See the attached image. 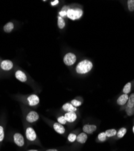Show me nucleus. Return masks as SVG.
<instances>
[{
    "label": "nucleus",
    "mask_w": 134,
    "mask_h": 151,
    "mask_svg": "<svg viewBox=\"0 0 134 151\" xmlns=\"http://www.w3.org/2000/svg\"><path fill=\"white\" fill-rule=\"evenodd\" d=\"M57 121L58 123H59L60 124H61L62 125L66 124L67 123V120L65 119L64 116H59V117H57Z\"/></svg>",
    "instance_id": "nucleus-26"
},
{
    "label": "nucleus",
    "mask_w": 134,
    "mask_h": 151,
    "mask_svg": "<svg viewBox=\"0 0 134 151\" xmlns=\"http://www.w3.org/2000/svg\"><path fill=\"white\" fill-rule=\"evenodd\" d=\"M127 108H132L134 107V93H132L129 96L128 102L126 104Z\"/></svg>",
    "instance_id": "nucleus-20"
},
{
    "label": "nucleus",
    "mask_w": 134,
    "mask_h": 151,
    "mask_svg": "<svg viewBox=\"0 0 134 151\" xmlns=\"http://www.w3.org/2000/svg\"><path fill=\"white\" fill-rule=\"evenodd\" d=\"M107 138H108L106 137L105 132H100L98 135V136H97V141L99 142V143H103V142H105L106 141H107Z\"/></svg>",
    "instance_id": "nucleus-19"
},
{
    "label": "nucleus",
    "mask_w": 134,
    "mask_h": 151,
    "mask_svg": "<svg viewBox=\"0 0 134 151\" xmlns=\"http://www.w3.org/2000/svg\"><path fill=\"white\" fill-rule=\"evenodd\" d=\"M71 104H72V106H74L76 108L82 105V104L80 101H79V100H78L77 99H73V100H72L71 102Z\"/></svg>",
    "instance_id": "nucleus-25"
},
{
    "label": "nucleus",
    "mask_w": 134,
    "mask_h": 151,
    "mask_svg": "<svg viewBox=\"0 0 134 151\" xmlns=\"http://www.w3.org/2000/svg\"><path fill=\"white\" fill-rule=\"evenodd\" d=\"M126 112L127 113L128 116H132L133 114V113H134V107L132 108H129L126 107Z\"/></svg>",
    "instance_id": "nucleus-28"
},
{
    "label": "nucleus",
    "mask_w": 134,
    "mask_h": 151,
    "mask_svg": "<svg viewBox=\"0 0 134 151\" xmlns=\"http://www.w3.org/2000/svg\"><path fill=\"white\" fill-rule=\"evenodd\" d=\"M15 78L21 82H26L27 81L26 74L21 70H17L15 73Z\"/></svg>",
    "instance_id": "nucleus-13"
},
{
    "label": "nucleus",
    "mask_w": 134,
    "mask_h": 151,
    "mask_svg": "<svg viewBox=\"0 0 134 151\" xmlns=\"http://www.w3.org/2000/svg\"><path fill=\"white\" fill-rule=\"evenodd\" d=\"M53 128L57 133L60 135H64L65 133L66 130L64 127V125L60 124L58 122H54L53 124Z\"/></svg>",
    "instance_id": "nucleus-11"
},
{
    "label": "nucleus",
    "mask_w": 134,
    "mask_h": 151,
    "mask_svg": "<svg viewBox=\"0 0 134 151\" xmlns=\"http://www.w3.org/2000/svg\"><path fill=\"white\" fill-rule=\"evenodd\" d=\"M97 126L95 124H86L83 127L82 130L83 132L86 133L87 134H92L97 130Z\"/></svg>",
    "instance_id": "nucleus-9"
},
{
    "label": "nucleus",
    "mask_w": 134,
    "mask_h": 151,
    "mask_svg": "<svg viewBox=\"0 0 134 151\" xmlns=\"http://www.w3.org/2000/svg\"><path fill=\"white\" fill-rule=\"evenodd\" d=\"M45 151H60V150L59 149H48Z\"/></svg>",
    "instance_id": "nucleus-30"
},
{
    "label": "nucleus",
    "mask_w": 134,
    "mask_h": 151,
    "mask_svg": "<svg viewBox=\"0 0 134 151\" xmlns=\"http://www.w3.org/2000/svg\"><path fill=\"white\" fill-rule=\"evenodd\" d=\"M27 151H41V150L38 149H29V150H27Z\"/></svg>",
    "instance_id": "nucleus-32"
},
{
    "label": "nucleus",
    "mask_w": 134,
    "mask_h": 151,
    "mask_svg": "<svg viewBox=\"0 0 134 151\" xmlns=\"http://www.w3.org/2000/svg\"><path fill=\"white\" fill-rule=\"evenodd\" d=\"M76 56L72 53H67L64 58V64L67 66H71L76 62Z\"/></svg>",
    "instance_id": "nucleus-4"
},
{
    "label": "nucleus",
    "mask_w": 134,
    "mask_h": 151,
    "mask_svg": "<svg viewBox=\"0 0 134 151\" xmlns=\"http://www.w3.org/2000/svg\"><path fill=\"white\" fill-rule=\"evenodd\" d=\"M57 25L60 29H63L65 26V22L64 18L60 17V16L58 17V18H57Z\"/></svg>",
    "instance_id": "nucleus-22"
},
{
    "label": "nucleus",
    "mask_w": 134,
    "mask_h": 151,
    "mask_svg": "<svg viewBox=\"0 0 134 151\" xmlns=\"http://www.w3.org/2000/svg\"><path fill=\"white\" fill-rule=\"evenodd\" d=\"M131 86H132V84L130 82H128L127 83L125 86H124L123 89V92L124 94H128L129 93H130V91H131Z\"/></svg>",
    "instance_id": "nucleus-23"
},
{
    "label": "nucleus",
    "mask_w": 134,
    "mask_h": 151,
    "mask_svg": "<svg viewBox=\"0 0 134 151\" xmlns=\"http://www.w3.org/2000/svg\"><path fill=\"white\" fill-rule=\"evenodd\" d=\"M39 114L37 112L34 111H29L26 116V121L30 123H33L36 122H37L39 120Z\"/></svg>",
    "instance_id": "nucleus-6"
},
{
    "label": "nucleus",
    "mask_w": 134,
    "mask_h": 151,
    "mask_svg": "<svg viewBox=\"0 0 134 151\" xmlns=\"http://www.w3.org/2000/svg\"><path fill=\"white\" fill-rule=\"evenodd\" d=\"M93 67L92 63L87 59H85L80 62L76 67L77 73L80 74H84L90 72Z\"/></svg>",
    "instance_id": "nucleus-1"
},
{
    "label": "nucleus",
    "mask_w": 134,
    "mask_h": 151,
    "mask_svg": "<svg viewBox=\"0 0 134 151\" xmlns=\"http://www.w3.org/2000/svg\"><path fill=\"white\" fill-rule=\"evenodd\" d=\"M25 134H26V139L28 143H30L32 144H36L41 146V143L39 140L38 139L37 134H36L34 129L32 127H27L26 129Z\"/></svg>",
    "instance_id": "nucleus-2"
},
{
    "label": "nucleus",
    "mask_w": 134,
    "mask_h": 151,
    "mask_svg": "<svg viewBox=\"0 0 134 151\" xmlns=\"http://www.w3.org/2000/svg\"><path fill=\"white\" fill-rule=\"evenodd\" d=\"M132 130H133V134H134V125H133V128H132Z\"/></svg>",
    "instance_id": "nucleus-33"
},
{
    "label": "nucleus",
    "mask_w": 134,
    "mask_h": 151,
    "mask_svg": "<svg viewBox=\"0 0 134 151\" xmlns=\"http://www.w3.org/2000/svg\"><path fill=\"white\" fill-rule=\"evenodd\" d=\"M4 138V130L3 126L0 125V143L2 142Z\"/></svg>",
    "instance_id": "nucleus-27"
},
{
    "label": "nucleus",
    "mask_w": 134,
    "mask_h": 151,
    "mask_svg": "<svg viewBox=\"0 0 134 151\" xmlns=\"http://www.w3.org/2000/svg\"><path fill=\"white\" fill-rule=\"evenodd\" d=\"M59 14L60 17H62V18L65 17L67 16V11L62 10H61V11L59 12Z\"/></svg>",
    "instance_id": "nucleus-29"
},
{
    "label": "nucleus",
    "mask_w": 134,
    "mask_h": 151,
    "mask_svg": "<svg viewBox=\"0 0 134 151\" xmlns=\"http://www.w3.org/2000/svg\"><path fill=\"white\" fill-rule=\"evenodd\" d=\"M107 138H111V137H115L117 133V131L115 129H107L105 132Z\"/></svg>",
    "instance_id": "nucleus-21"
},
{
    "label": "nucleus",
    "mask_w": 134,
    "mask_h": 151,
    "mask_svg": "<svg viewBox=\"0 0 134 151\" xmlns=\"http://www.w3.org/2000/svg\"><path fill=\"white\" fill-rule=\"evenodd\" d=\"M83 13V10L80 9H69L67 10V16L71 20H76L82 17Z\"/></svg>",
    "instance_id": "nucleus-3"
},
{
    "label": "nucleus",
    "mask_w": 134,
    "mask_h": 151,
    "mask_svg": "<svg viewBox=\"0 0 134 151\" xmlns=\"http://www.w3.org/2000/svg\"><path fill=\"white\" fill-rule=\"evenodd\" d=\"M59 1L58 0H55V1H52V3H51V4L52 5V6H56V5H57L58 3H59Z\"/></svg>",
    "instance_id": "nucleus-31"
},
{
    "label": "nucleus",
    "mask_w": 134,
    "mask_h": 151,
    "mask_svg": "<svg viewBox=\"0 0 134 151\" xmlns=\"http://www.w3.org/2000/svg\"><path fill=\"white\" fill-rule=\"evenodd\" d=\"M128 7L130 12L134 11V0H129V1H128Z\"/></svg>",
    "instance_id": "nucleus-24"
},
{
    "label": "nucleus",
    "mask_w": 134,
    "mask_h": 151,
    "mask_svg": "<svg viewBox=\"0 0 134 151\" xmlns=\"http://www.w3.org/2000/svg\"><path fill=\"white\" fill-rule=\"evenodd\" d=\"M88 134H87L85 132H80L78 134L75 143H76V145H82L83 144H85V143L87 142V140H88Z\"/></svg>",
    "instance_id": "nucleus-8"
},
{
    "label": "nucleus",
    "mask_w": 134,
    "mask_h": 151,
    "mask_svg": "<svg viewBox=\"0 0 134 151\" xmlns=\"http://www.w3.org/2000/svg\"><path fill=\"white\" fill-rule=\"evenodd\" d=\"M14 138V142L16 144V146H18L19 147H23L24 146H25V139H24V136L19 133V132H16L14 134L13 136Z\"/></svg>",
    "instance_id": "nucleus-5"
},
{
    "label": "nucleus",
    "mask_w": 134,
    "mask_h": 151,
    "mask_svg": "<svg viewBox=\"0 0 134 151\" xmlns=\"http://www.w3.org/2000/svg\"><path fill=\"white\" fill-rule=\"evenodd\" d=\"M27 103L30 106H35L39 104L40 100L38 96L35 94L29 95L27 98Z\"/></svg>",
    "instance_id": "nucleus-7"
},
{
    "label": "nucleus",
    "mask_w": 134,
    "mask_h": 151,
    "mask_svg": "<svg viewBox=\"0 0 134 151\" xmlns=\"http://www.w3.org/2000/svg\"><path fill=\"white\" fill-rule=\"evenodd\" d=\"M78 134L76 132H71L70 133L67 137V140L68 142V143H75L76 140V138L77 137Z\"/></svg>",
    "instance_id": "nucleus-17"
},
{
    "label": "nucleus",
    "mask_w": 134,
    "mask_h": 151,
    "mask_svg": "<svg viewBox=\"0 0 134 151\" xmlns=\"http://www.w3.org/2000/svg\"><path fill=\"white\" fill-rule=\"evenodd\" d=\"M126 132H127V129L126 128H120L118 130V131H117V133L116 135L117 139H120V138H122L126 134Z\"/></svg>",
    "instance_id": "nucleus-18"
},
{
    "label": "nucleus",
    "mask_w": 134,
    "mask_h": 151,
    "mask_svg": "<svg viewBox=\"0 0 134 151\" xmlns=\"http://www.w3.org/2000/svg\"><path fill=\"white\" fill-rule=\"evenodd\" d=\"M3 29H4V31L6 33H10L14 29V24L11 22H7L6 24L4 25Z\"/></svg>",
    "instance_id": "nucleus-16"
},
{
    "label": "nucleus",
    "mask_w": 134,
    "mask_h": 151,
    "mask_svg": "<svg viewBox=\"0 0 134 151\" xmlns=\"http://www.w3.org/2000/svg\"><path fill=\"white\" fill-rule=\"evenodd\" d=\"M62 109L63 111H64L66 112H76L77 109V108L72 106L71 103H65L62 107Z\"/></svg>",
    "instance_id": "nucleus-15"
},
{
    "label": "nucleus",
    "mask_w": 134,
    "mask_h": 151,
    "mask_svg": "<svg viewBox=\"0 0 134 151\" xmlns=\"http://www.w3.org/2000/svg\"><path fill=\"white\" fill-rule=\"evenodd\" d=\"M65 119L68 123L75 122L77 118V116L76 112H66L64 115Z\"/></svg>",
    "instance_id": "nucleus-10"
},
{
    "label": "nucleus",
    "mask_w": 134,
    "mask_h": 151,
    "mask_svg": "<svg viewBox=\"0 0 134 151\" xmlns=\"http://www.w3.org/2000/svg\"><path fill=\"white\" fill-rule=\"evenodd\" d=\"M128 99H129L128 94H123L122 95H121L118 98V99L117 100V103L120 106H123L127 104Z\"/></svg>",
    "instance_id": "nucleus-14"
},
{
    "label": "nucleus",
    "mask_w": 134,
    "mask_h": 151,
    "mask_svg": "<svg viewBox=\"0 0 134 151\" xmlns=\"http://www.w3.org/2000/svg\"><path fill=\"white\" fill-rule=\"evenodd\" d=\"M1 68L4 71H9L14 67V64L10 60H4L1 63Z\"/></svg>",
    "instance_id": "nucleus-12"
}]
</instances>
